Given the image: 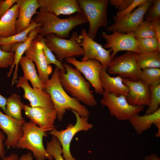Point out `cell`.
Returning <instances> with one entry per match:
<instances>
[{"instance_id":"obj_1","label":"cell","mask_w":160,"mask_h":160,"mask_svg":"<svg viewBox=\"0 0 160 160\" xmlns=\"http://www.w3.org/2000/svg\"><path fill=\"white\" fill-rule=\"evenodd\" d=\"M59 68L55 66L50 79L44 83V90L48 93L56 111L58 120L61 121L66 110H74L81 116L88 117V109L73 97L69 96L62 87L60 81Z\"/></svg>"},{"instance_id":"obj_2","label":"cell","mask_w":160,"mask_h":160,"mask_svg":"<svg viewBox=\"0 0 160 160\" xmlns=\"http://www.w3.org/2000/svg\"><path fill=\"white\" fill-rule=\"evenodd\" d=\"M32 19L41 24L38 35L44 37L52 33L64 39L69 37L70 32L73 28L88 23L84 14L79 13L61 19L52 13L39 11Z\"/></svg>"},{"instance_id":"obj_3","label":"cell","mask_w":160,"mask_h":160,"mask_svg":"<svg viewBox=\"0 0 160 160\" xmlns=\"http://www.w3.org/2000/svg\"><path fill=\"white\" fill-rule=\"evenodd\" d=\"M63 64L66 72L60 71L59 79L65 91L79 102L89 106H95L97 102L91 92L90 83L85 80L77 69L65 62Z\"/></svg>"},{"instance_id":"obj_4","label":"cell","mask_w":160,"mask_h":160,"mask_svg":"<svg viewBox=\"0 0 160 160\" xmlns=\"http://www.w3.org/2000/svg\"><path fill=\"white\" fill-rule=\"evenodd\" d=\"M22 129L23 135L19 140L16 147L30 150L36 160H53V158L47 153L43 145V137L47 135L46 132L30 120L25 121Z\"/></svg>"},{"instance_id":"obj_5","label":"cell","mask_w":160,"mask_h":160,"mask_svg":"<svg viewBox=\"0 0 160 160\" xmlns=\"http://www.w3.org/2000/svg\"><path fill=\"white\" fill-rule=\"evenodd\" d=\"M77 1L89 23L87 34L94 40L99 29L108 26L107 9L109 0Z\"/></svg>"},{"instance_id":"obj_6","label":"cell","mask_w":160,"mask_h":160,"mask_svg":"<svg viewBox=\"0 0 160 160\" xmlns=\"http://www.w3.org/2000/svg\"><path fill=\"white\" fill-rule=\"evenodd\" d=\"M76 31L72 33L68 39L60 38L54 34H49L46 36L45 43L49 49L55 54L56 59L59 61L66 58L84 56L83 49L77 42L78 36Z\"/></svg>"},{"instance_id":"obj_7","label":"cell","mask_w":160,"mask_h":160,"mask_svg":"<svg viewBox=\"0 0 160 160\" xmlns=\"http://www.w3.org/2000/svg\"><path fill=\"white\" fill-rule=\"evenodd\" d=\"M103 97L100 100L101 104L108 108L111 115L120 121L129 120L133 117L139 115L143 111L144 106H133L127 102L126 96H117L104 90Z\"/></svg>"},{"instance_id":"obj_8","label":"cell","mask_w":160,"mask_h":160,"mask_svg":"<svg viewBox=\"0 0 160 160\" xmlns=\"http://www.w3.org/2000/svg\"><path fill=\"white\" fill-rule=\"evenodd\" d=\"M76 117V121L74 125L69 124L64 130H58L55 128L49 133L56 137L60 142L63 149V157L65 160H76L71 154L70 150L71 143L74 136L78 132L87 131L93 127V125L88 122V117L80 116L74 110L70 109Z\"/></svg>"},{"instance_id":"obj_9","label":"cell","mask_w":160,"mask_h":160,"mask_svg":"<svg viewBox=\"0 0 160 160\" xmlns=\"http://www.w3.org/2000/svg\"><path fill=\"white\" fill-rule=\"evenodd\" d=\"M136 53L127 51L122 55L114 57L107 68L108 73L111 75L118 74L133 81L140 80L142 70L137 65Z\"/></svg>"},{"instance_id":"obj_10","label":"cell","mask_w":160,"mask_h":160,"mask_svg":"<svg viewBox=\"0 0 160 160\" xmlns=\"http://www.w3.org/2000/svg\"><path fill=\"white\" fill-rule=\"evenodd\" d=\"M76 40L83 49L84 55L81 61H84L90 59H95L99 61L103 66L107 69L111 61L110 53L112 50H107L102 44H99L90 37L85 28L82 29Z\"/></svg>"},{"instance_id":"obj_11","label":"cell","mask_w":160,"mask_h":160,"mask_svg":"<svg viewBox=\"0 0 160 160\" xmlns=\"http://www.w3.org/2000/svg\"><path fill=\"white\" fill-rule=\"evenodd\" d=\"M153 0H147L130 14L121 17L114 16V23L107 28V30L128 33L134 32L143 20L145 14L152 5Z\"/></svg>"},{"instance_id":"obj_12","label":"cell","mask_w":160,"mask_h":160,"mask_svg":"<svg viewBox=\"0 0 160 160\" xmlns=\"http://www.w3.org/2000/svg\"><path fill=\"white\" fill-rule=\"evenodd\" d=\"M101 36L106 41L103 48L112 50V53L110 55L111 60L117 52L121 51L126 50L139 53L137 48V42L134 32L124 33L113 31L112 34H108L103 32Z\"/></svg>"},{"instance_id":"obj_13","label":"cell","mask_w":160,"mask_h":160,"mask_svg":"<svg viewBox=\"0 0 160 160\" xmlns=\"http://www.w3.org/2000/svg\"><path fill=\"white\" fill-rule=\"evenodd\" d=\"M66 62L74 65L84 75L94 89L97 94H102L104 89L100 80V70L103 67L100 62L95 59H90L84 61H79L75 57L65 59Z\"/></svg>"},{"instance_id":"obj_14","label":"cell","mask_w":160,"mask_h":160,"mask_svg":"<svg viewBox=\"0 0 160 160\" xmlns=\"http://www.w3.org/2000/svg\"><path fill=\"white\" fill-rule=\"evenodd\" d=\"M24 110L25 116L45 132L55 128L54 124L57 115L54 108H33L25 104Z\"/></svg>"},{"instance_id":"obj_15","label":"cell","mask_w":160,"mask_h":160,"mask_svg":"<svg viewBox=\"0 0 160 160\" xmlns=\"http://www.w3.org/2000/svg\"><path fill=\"white\" fill-rule=\"evenodd\" d=\"M123 82L129 89L126 98L129 104L133 106H149L151 94L148 85L141 80L133 81L123 78Z\"/></svg>"},{"instance_id":"obj_16","label":"cell","mask_w":160,"mask_h":160,"mask_svg":"<svg viewBox=\"0 0 160 160\" xmlns=\"http://www.w3.org/2000/svg\"><path fill=\"white\" fill-rule=\"evenodd\" d=\"M25 120H20L3 113L0 111V128L7 135L4 142L7 148L15 149L23 135L22 127Z\"/></svg>"},{"instance_id":"obj_17","label":"cell","mask_w":160,"mask_h":160,"mask_svg":"<svg viewBox=\"0 0 160 160\" xmlns=\"http://www.w3.org/2000/svg\"><path fill=\"white\" fill-rule=\"evenodd\" d=\"M16 87L17 88H22L23 89L24 93L23 97L28 100L31 107L54 108L49 95L40 89L31 87L28 80L23 76L19 78Z\"/></svg>"},{"instance_id":"obj_18","label":"cell","mask_w":160,"mask_h":160,"mask_svg":"<svg viewBox=\"0 0 160 160\" xmlns=\"http://www.w3.org/2000/svg\"><path fill=\"white\" fill-rule=\"evenodd\" d=\"M39 12L60 15H70L75 13L83 14L76 0H38Z\"/></svg>"},{"instance_id":"obj_19","label":"cell","mask_w":160,"mask_h":160,"mask_svg":"<svg viewBox=\"0 0 160 160\" xmlns=\"http://www.w3.org/2000/svg\"><path fill=\"white\" fill-rule=\"evenodd\" d=\"M24 53L25 56L35 63L40 80L44 83L46 82L52 72V67L47 64L43 52L42 45L37 38L32 41Z\"/></svg>"},{"instance_id":"obj_20","label":"cell","mask_w":160,"mask_h":160,"mask_svg":"<svg viewBox=\"0 0 160 160\" xmlns=\"http://www.w3.org/2000/svg\"><path fill=\"white\" fill-rule=\"evenodd\" d=\"M41 27H38L31 31L28 34L27 39L23 42L15 43L10 45H2L0 47L3 51L7 52H14L15 59L14 63L10 66L7 76L9 77L15 68L12 81V86L17 78L18 65L23 55L30 46L32 41L37 38Z\"/></svg>"},{"instance_id":"obj_21","label":"cell","mask_w":160,"mask_h":160,"mask_svg":"<svg viewBox=\"0 0 160 160\" xmlns=\"http://www.w3.org/2000/svg\"><path fill=\"white\" fill-rule=\"evenodd\" d=\"M19 13L15 23L17 34L26 30L30 26L33 16L39 8L38 0H17Z\"/></svg>"},{"instance_id":"obj_22","label":"cell","mask_w":160,"mask_h":160,"mask_svg":"<svg viewBox=\"0 0 160 160\" xmlns=\"http://www.w3.org/2000/svg\"><path fill=\"white\" fill-rule=\"evenodd\" d=\"M100 78L104 90L117 96L122 95L127 96L129 89L123 83L121 76L119 75L115 77L111 76L107 73V69L103 67L100 72Z\"/></svg>"},{"instance_id":"obj_23","label":"cell","mask_w":160,"mask_h":160,"mask_svg":"<svg viewBox=\"0 0 160 160\" xmlns=\"http://www.w3.org/2000/svg\"><path fill=\"white\" fill-rule=\"evenodd\" d=\"M19 13V6L14 4L0 19V37H8L17 34L15 23Z\"/></svg>"},{"instance_id":"obj_24","label":"cell","mask_w":160,"mask_h":160,"mask_svg":"<svg viewBox=\"0 0 160 160\" xmlns=\"http://www.w3.org/2000/svg\"><path fill=\"white\" fill-rule=\"evenodd\" d=\"M128 121L137 134L140 135L150 128L153 124L160 121V108L155 113L143 116H135Z\"/></svg>"},{"instance_id":"obj_25","label":"cell","mask_w":160,"mask_h":160,"mask_svg":"<svg viewBox=\"0 0 160 160\" xmlns=\"http://www.w3.org/2000/svg\"><path fill=\"white\" fill-rule=\"evenodd\" d=\"M23 73V77L30 81L33 88L44 90V83L40 79L33 61L26 56H22L19 62Z\"/></svg>"},{"instance_id":"obj_26","label":"cell","mask_w":160,"mask_h":160,"mask_svg":"<svg viewBox=\"0 0 160 160\" xmlns=\"http://www.w3.org/2000/svg\"><path fill=\"white\" fill-rule=\"evenodd\" d=\"M25 105L21 100L20 95L16 93H13L7 99L5 113L13 118L24 120L21 111L24 109Z\"/></svg>"},{"instance_id":"obj_27","label":"cell","mask_w":160,"mask_h":160,"mask_svg":"<svg viewBox=\"0 0 160 160\" xmlns=\"http://www.w3.org/2000/svg\"><path fill=\"white\" fill-rule=\"evenodd\" d=\"M136 60L141 70L147 68H160V52L147 53H136Z\"/></svg>"},{"instance_id":"obj_28","label":"cell","mask_w":160,"mask_h":160,"mask_svg":"<svg viewBox=\"0 0 160 160\" xmlns=\"http://www.w3.org/2000/svg\"><path fill=\"white\" fill-rule=\"evenodd\" d=\"M136 39L137 42V48L139 53L147 54L160 52V41L156 36Z\"/></svg>"},{"instance_id":"obj_29","label":"cell","mask_w":160,"mask_h":160,"mask_svg":"<svg viewBox=\"0 0 160 160\" xmlns=\"http://www.w3.org/2000/svg\"><path fill=\"white\" fill-rule=\"evenodd\" d=\"M41 24L35 22L32 19L29 27L21 33L8 37H0V46L10 45L15 43L23 42L28 37V34L32 30L37 27H41Z\"/></svg>"},{"instance_id":"obj_30","label":"cell","mask_w":160,"mask_h":160,"mask_svg":"<svg viewBox=\"0 0 160 160\" xmlns=\"http://www.w3.org/2000/svg\"><path fill=\"white\" fill-rule=\"evenodd\" d=\"M140 80L149 86L160 84V68H147L142 70Z\"/></svg>"},{"instance_id":"obj_31","label":"cell","mask_w":160,"mask_h":160,"mask_svg":"<svg viewBox=\"0 0 160 160\" xmlns=\"http://www.w3.org/2000/svg\"><path fill=\"white\" fill-rule=\"evenodd\" d=\"M36 38L42 45L43 52L47 64L49 65L52 64H54L59 68L60 71L65 73L66 71L62 62L56 59L52 52L46 45L45 39L39 35Z\"/></svg>"},{"instance_id":"obj_32","label":"cell","mask_w":160,"mask_h":160,"mask_svg":"<svg viewBox=\"0 0 160 160\" xmlns=\"http://www.w3.org/2000/svg\"><path fill=\"white\" fill-rule=\"evenodd\" d=\"M134 33L136 38L156 36V33L151 22L147 20H142Z\"/></svg>"},{"instance_id":"obj_33","label":"cell","mask_w":160,"mask_h":160,"mask_svg":"<svg viewBox=\"0 0 160 160\" xmlns=\"http://www.w3.org/2000/svg\"><path fill=\"white\" fill-rule=\"evenodd\" d=\"M45 149L47 153L55 160H65L62 155L63 149L61 145L55 137L52 136L51 140L47 142Z\"/></svg>"},{"instance_id":"obj_34","label":"cell","mask_w":160,"mask_h":160,"mask_svg":"<svg viewBox=\"0 0 160 160\" xmlns=\"http://www.w3.org/2000/svg\"><path fill=\"white\" fill-rule=\"evenodd\" d=\"M151 96L150 104L145 114L153 113L159 108L160 104V84L155 86H149Z\"/></svg>"},{"instance_id":"obj_35","label":"cell","mask_w":160,"mask_h":160,"mask_svg":"<svg viewBox=\"0 0 160 160\" xmlns=\"http://www.w3.org/2000/svg\"><path fill=\"white\" fill-rule=\"evenodd\" d=\"M14 59V52H6L0 48V68H6L11 66Z\"/></svg>"},{"instance_id":"obj_36","label":"cell","mask_w":160,"mask_h":160,"mask_svg":"<svg viewBox=\"0 0 160 160\" xmlns=\"http://www.w3.org/2000/svg\"><path fill=\"white\" fill-rule=\"evenodd\" d=\"M152 5L146 19L150 21L160 18V0H153Z\"/></svg>"},{"instance_id":"obj_37","label":"cell","mask_w":160,"mask_h":160,"mask_svg":"<svg viewBox=\"0 0 160 160\" xmlns=\"http://www.w3.org/2000/svg\"><path fill=\"white\" fill-rule=\"evenodd\" d=\"M147 0H133L132 3L125 10L118 12L116 13L115 17H121L127 15L132 12L135 8L144 4Z\"/></svg>"},{"instance_id":"obj_38","label":"cell","mask_w":160,"mask_h":160,"mask_svg":"<svg viewBox=\"0 0 160 160\" xmlns=\"http://www.w3.org/2000/svg\"><path fill=\"white\" fill-rule=\"evenodd\" d=\"M133 0H110L111 5L114 6L119 12L126 9L133 2Z\"/></svg>"},{"instance_id":"obj_39","label":"cell","mask_w":160,"mask_h":160,"mask_svg":"<svg viewBox=\"0 0 160 160\" xmlns=\"http://www.w3.org/2000/svg\"><path fill=\"white\" fill-rule=\"evenodd\" d=\"M17 0H1L0 3V19L13 6Z\"/></svg>"},{"instance_id":"obj_40","label":"cell","mask_w":160,"mask_h":160,"mask_svg":"<svg viewBox=\"0 0 160 160\" xmlns=\"http://www.w3.org/2000/svg\"><path fill=\"white\" fill-rule=\"evenodd\" d=\"M151 22L154 28L156 36L160 41V18L154 19Z\"/></svg>"},{"instance_id":"obj_41","label":"cell","mask_w":160,"mask_h":160,"mask_svg":"<svg viewBox=\"0 0 160 160\" xmlns=\"http://www.w3.org/2000/svg\"><path fill=\"white\" fill-rule=\"evenodd\" d=\"M5 138V136L1 131V129L0 128V158H1L4 156L5 149L4 142Z\"/></svg>"},{"instance_id":"obj_42","label":"cell","mask_w":160,"mask_h":160,"mask_svg":"<svg viewBox=\"0 0 160 160\" xmlns=\"http://www.w3.org/2000/svg\"><path fill=\"white\" fill-rule=\"evenodd\" d=\"M1 160H19V157L17 154L13 153L8 156H4Z\"/></svg>"},{"instance_id":"obj_43","label":"cell","mask_w":160,"mask_h":160,"mask_svg":"<svg viewBox=\"0 0 160 160\" xmlns=\"http://www.w3.org/2000/svg\"><path fill=\"white\" fill-rule=\"evenodd\" d=\"M7 99L0 94V108L5 112Z\"/></svg>"},{"instance_id":"obj_44","label":"cell","mask_w":160,"mask_h":160,"mask_svg":"<svg viewBox=\"0 0 160 160\" xmlns=\"http://www.w3.org/2000/svg\"><path fill=\"white\" fill-rule=\"evenodd\" d=\"M33 157L32 156V153L29 152L28 153L22 155L19 159V160H33Z\"/></svg>"},{"instance_id":"obj_45","label":"cell","mask_w":160,"mask_h":160,"mask_svg":"<svg viewBox=\"0 0 160 160\" xmlns=\"http://www.w3.org/2000/svg\"><path fill=\"white\" fill-rule=\"evenodd\" d=\"M145 160H160L159 156L156 154L152 153L144 157Z\"/></svg>"},{"instance_id":"obj_46","label":"cell","mask_w":160,"mask_h":160,"mask_svg":"<svg viewBox=\"0 0 160 160\" xmlns=\"http://www.w3.org/2000/svg\"><path fill=\"white\" fill-rule=\"evenodd\" d=\"M154 124L158 129V131L155 134V137H160V121L156 122Z\"/></svg>"},{"instance_id":"obj_47","label":"cell","mask_w":160,"mask_h":160,"mask_svg":"<svg viewBox=\"0 0 160 160\" xmlns=\"http://www.w3.org/2000/svg\"><path fill=\"white\" fill-rule=\"evenodd\" d=\"M1 0H0V3H1Z\"/></svg>"}]
</instances>
